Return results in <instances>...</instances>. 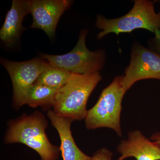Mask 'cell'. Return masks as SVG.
<instances>
[{
  "instance_id": "cell-6",
  "label": "cell",
  "mask_w": 160,
  "mask_h": 160,
  "mask_svg": "<svg viewBox=\"0 0 160 160\" xmlns=\"http://www.w3.org/2000/svg\"><path fill=\"white\" fill-rule=\"evenodd\" d=\"M1 63L9 73L12 83V107L18 110L25 105L28 91L49 62L42 58L14 62L1 58Z\"/></svg>"
},
{
  "instance_id": "cell-1",
  "label": "cell",
  "mask_w": 160,
  "mask_h": 160,
  "mask_svg": "<svg viewBox=\"0 0 160 160\" xmlns=\"http://www.w3.org/2000/svg\"><path fill=\"white\" fill-rule=\"evenodd\" d=\"M48 121L38 110L9 120L4 138L6 144L21 143L36 152L41 160H58L60 147L50 142L46 133Z\"/></svg>"
},
{
  "instance_id": "cell-5",
  "label": "cell",
  "mask_w": 160,
  "mask_h": 160,
  "mask_svg": "<svg viewBox=\"0 0 160 160\" xmlns=\"http://www.w3.org/2000/svg\"><path fill=\"white\" fill-rule=\"evenodd\" d=\"M88 30H82L76 45L71 51L63 55L42 53L41 58L52 66L64 69L71 74H92L100 72L106 61L103 49L92 51L86 46Z\"/></svg>"
},
{
  "instance_id": "cell-12",
  "label": "cell",
  "mask_w": 160,
  "mask_h": 160,
  "mask_svg": "<svg viewBox=\"0 0 160 160\" xmlns=\"http://www.w3.org/2000/svg\"><path fill=\"white\" fill-rule=\"evenodd\" d=\"M57 91L44 85L34 83L28 91L25 105L33 108L40 107L44 111H48L53 107Z\"/></svg>"
},
{
  "instance_id": "cell-13",
  "label": "cell",
  "mask_w": 160,
  "mask_h": 160,
  "mask_svg": "<svg viewBox=\"0 0 160 160\" xmlns=\"http://www.w3.org/2000/svg\"><path fill=\"white\" fill-rule=\"evenodd\" d=\"M71 73L64 69L48 64L35 83L58 90L67 83Z\"/></svg>"
},
{
  "instance_id": "cell-9",
  "label": "cell",
  "mask_w": 160,
  "mask_h": 160,
  "mask_svg": "<svg viewBox=\"0 0 160 160\" xmlns=\"http://www.w3.org/2000/svg\"><path fill=\"white\" fill-rule=\"evenodd\" d=\"M30 0H13L11 8L0 30V39L9 49L19 42L21 35L27 29L22 26L24 18L30 13Z\"/></svg>"
},
{
  "instance_id": "cell-3",
  "label": "cell",
  "mask_w": 160,
  "mask_h": 160,
  "mask_svg": "<svg viewBox=\"0 0 160 160\" xmlns=\"http://www.w3.org/2000/svg\"><path fill=\"white\" fill-rule=\"evenodd\" d=\"M126 92L123 84V76L115 78L109 86L103 89L97 102L87 111L84 119L86 129L93 130L103 127L110 128L118 136H122V103Z\"/></svg>"
},
{
  "instance_id": "cell-4",
  "label": "cell",
  "mask_w": 160,
  "mask_h": 160,
  "mask_svg": "<svg viewBox=\"0 0 160 160\" xmlns=\"http://www.w3.org/2000/svg\"><path fill=\"white\" fill-rule=\"evenodd\" d=\"M102 31L97 38L101 39L106 35L130 32L135 29H144L155 33L160 31V11H155L153 3L148 0H136L131 10L117 18L107 19L98 15L95 24Z\"/></svg>"
},
{
  "instance_id": "cell-8",
  "label": "cell",
  "mask_w": 160,
  "mask_h": 160,
  "mask_svg": "<svg viewBox=\"0 0 160 160\" xmlns=\"http://www.w3.org/2000/svg\"><path fill=\"white\" fill-rule=\"evenodd\" d=\"M72 3L70 0H31L29 10L33 22L30 28L41 29L53 38L60 18Z\"/></svg>"
},
{
  "instance_id": "cell-16",
  "label": "cell",
  "mask_w": 160,
  "mask_h": 160,
  "mask_svg": "<svg viewBox=\"0 0 160 160\" xmlns=\"http://www.w3.org/2000/svg\"><path fill=\"white\" fill-rule=\"evenodd\" d=\"M150 139L157 142L160 146V132H156L152 135Z\"/></svg>"
},
{
  "instance_id": "cell-7",
  "label": "cell",
  "mask_w": 160,
  "mask_h": 160,
  "mask_svg": "<svg viewBox=\"0 0 160 160\" xmlns=\"http://www.w3.org/2000/svg\"><path fill=\"white\" fill-rule=\"evenodd\" d=\"M146 79L160 80V54L135 43L131 49L130 63L123 76L126 91L138 81Z\"/></svg>"
},
{
  "instance_id": "cell-15",
  "label": "cell",
  "mask_w": 160,
  "mask_h": 160,
  "mask_svg": "<svg viewBox=\"0 0 160 160\" xmlns=\"http://www.w3.org/2000/svg\"><path fill=\"white\" fill-rule=\"evenodd\" d=\"M154 38L152 40V49L160 54V31L156 30L155 32Z\"/></svg>"
},
{
  "instance_id": "cell-2",
  "label": "cell",
  "mask_w": 160,
  "mask_h": 160,
  "mask_svg": "<svg viewBox=\"0 0 160 160\" xmlns=\"http://www.w3.org/2000/svg\"><path fill=\"white\" fill-rule=\"evenodd\" d=\"M102 79L100 72L72 74L67 83L57 92L52 110L73 121L85 119L88 100Z\"/></svg>"
},
{
  "instance_id": "cell-11",
  "label": "cell",
  "mask_w": 160,
  "mask_h": 160,
  "mask_svg": "<svg viewBox=\"0 0 160 160\" xmlns=\"http://www.w3.org/2000/svg\"><path fill=\"white\" fill-rule=\"evenodd\" d=\"M47 115L51 125L59 136L60 149L63 160H92V157L85 154L75 142L71 130L73 121L69 118L60 116L51 109L48 110Z\"/></svg>"
},
{
  "instance_id": "cell-14",
  "label": "cell",
  "mask_w": 160,
  "mask_h": 160,
  "mask_svg": "<svg viewBox=\"0 0 160 160\" xmlns=\"http://www.w3.org/2000/svg\"><path fill=\"white\" fill-rule=\"evenodd\" d=\"M112 153L106 148H101L93 154L92 160H112ZM117 160H122L119 158Z\"/></svg>"
},
{
  "instance_id": "cell-10",
  "label": "cell",
  "mask_w": 160,
  "mask_h": 160,
  "mask_svg": "<svg viewBox=\"0 0 160 160\" xmlns=\"http://www.w3.org/2000/svg\"><path fill=\"white\" fill-rule=\"evenodd\" d=\"M121 154L120 158L133 157L137 160H160V146L157 142L150 141L139 130L128 133L126 140L121 141L117 147Z\"/></svg>"
}]
</instances>
